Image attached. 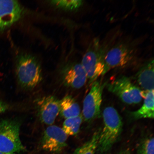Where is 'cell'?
Instances as JSON below:
<instances>
[{
  "mask_svg": "<svg viewBox=\"0 0 154 154\" xmlns=\"http://www.w3.org/2000/svg\"><path fill=\"white\" fill-rule=\"evenodd\" d=\"M60 113L65 119L78 116L80 113L79 105L72 96H65L60 100Z\"/></svg>",
  "mask_w": 154,
  "mask_h": 154,
  "instance_id": "obj_14",
  "label": "cell"
},
{
  "mask_svg": "<svg viewBox=\"0 0 154 154\" xmlns=\"http://www.w3.org/2000/svg\"><path fill=\"white\" fill-rule=\"evenodd\" d=\"M107 86L109 92L116 95L125 103L130 105L137 104L142 101V91L128 77H120Z\"/></svg>",
  "mask_w": 154,
  "mask_h": 154,
  "instance_id": "obj_6",
  "label": "cell"
},
{
  "mask_svg": "<svg viewBox=\"0 0 154 154\" xmlns=\"http://www.w3.org/2000/svg\"><path fill=\"white\" fill-rule=\"evenodd\" d=\"M20 126L17 120L0 121V151L15 153L25 151L19 136Z\"/></svg>",
  "mask_w": 154,
  "mask_h": 154,
  "instance_id": "obj_4",
  "label": "cell"
},
{
  "mask_svg": "<svg viewBox=\"0 0 154 154\" xmlns=\"http://www.w3.org/2000/svg\"><path fill=\"white\" fill-rule=\"evenodd\" d=\"M101 130L100 129L94 132L90 140L75 150L74 154H95Z\"/></svg>",
  "mask_w": 154,
  "mask_h": 154,
  "instance_id": "obj_15",
  "label": "cell"
},
{
  "mask_svg": "<svg viewBox=\"0 0 154 154\" xmlns=\"http://www.w3.org/2000/svg\"><path fill=\"white\" fill-rule=\"evenodd\" d=\"M117 154H131V153L130 150L128 149L123 150Z\"/></svg>",
  "mask_w": 154,
  "mask_h": 154,
  "instance_id": "obj_20",
  "label": "cell"
},
{
  "mask_svg": "<svg viewBox=\"0 0 154 154\" xmlns=\"http://www.w3.org/2000/svg\"><path fill=\"white\" fill-rule=\"evenodd\" d=\"M138 154H154V139L150 137L143 140L139 145Z\"/></svg>",
  "mask_w": 154,
  "mask_h": 154,
  "instance_id": "obj_18",
  "label": "cell"
},
{
  "mask_svg": "<svg viewBox=\"0 0 154 154\" xmlns=\"http://www.w3.org/2000/svg\"><path fill=\"white\" fill-rule=\"evenodd\" d=\"M68 136L63 129L55 125L48 127L44 132L42 140V146L46 151L58 152L67 145Z\"/></svg>",
  "mask_w": 154,
  "mask_h": 154,
  "instance_id": "obj_8",
  "label": "cell"
},
{
  "mask_svg": "<svg viewBox=\"0 0 154 154\" xmlns=\"http://www.w3.org/2000/svg\"><path fill=\"white\" fill-rule=\"evenodd\" d=\"M154 60H151L144 63L136 75V79L144 91L154 90Z\"/></svg>",
  "mask_w": 154,
  "mask_h": 154,
  "instance_id": "obj_12",
  "label": "cell"
},
{
  "mask_svg": "<svg viewBox=\"0 0 154 154\" xmlns=\"http://www.w3.org/2000/svg\"><path fill=\"white\" fill-rule=\"evenodd\" d=\"M0 154H16L12 153H5V152H2L1 151H0Z\"/></svg>",
  "mask_w": 154,
  "mask_h": 154,
  "instance_id": "obj_21",
  "label": "cell"
},
{
  "mask_svg": "<svg viewBox=\"0 0 154 154\" xmlns=\"http://www.w3.org/2000/svg\"><path fill=\"white\" fill-rule=\"evenodd\" d=\"M23 12V9L18 1L0 0V32L19 20Z\"/></svg>",
  "mask_w": 154,
  "mask_h": 154,
  "instance_id": "obj_10",
  "label": "cell"
},
{
  "mask_svg": "<svg viewBox=\"0 0 154 154\" xmlns=\"http://www.w3.org/2000/svg\"><path fill=\"white\" fill-rule=\"evenodd\" d=\"M16 74L18 83L25 89H33L42 79L39 63L35 57L27 54H21L17 57Z\"/></svg>",
  "mask_w": 154,
  "mask_h": 154,
  "instance_id": "obj_2",
  "label": "cell"
},
{
  "mask_svg": "<svg viewBox=\"0 0 154 154\" xmlns=\"http://www.w3.org/2000/svg\"><path fill=\"white\" fill-rule=\"evenodd\" d=\"M81 0H72V1H53L50 3L57 8L66 11H77L81 7L83 4Z\"/></svg>",
  "mask_w": 154,
  "mask_h": 154,
  "instance_id": "obj_17",
  "label": "cell"
},
{
  "mask_svg": "<svg viewBox=\"0 0 154 154\" xmlns=\"http://www.w3.org/2000/svg\"><path fill=\"white\" fill-rule=\"evenodd\" d=\"M37 106L41 122L50 126L53 124L60 111V100L54 96H45L38 100Z\"/></svg>",
  "mask_w": 154,
  "mask_h": 154,
  "instance_id": "obj_11",
  "label": "cell"
},
{
  "mask_svg": "<svg viewBox=\"0 0 154 154\" xmlns=\"http://www.w3.org/2000/svg\"><path fill=\"white\" fill-rule=\"evenodd\" d=\"M103 86L96 81L84 99L83 104V116L85 120L91 121L99 117L101 112Z\"/></svg>",
  "mask_w": 154,
  "mask_h": 154,
  "instance_id": "obj_7",
  "label": "cell"
},
{
  "mask_svg": "<svg viewBox=\"0 0 154 154\" xmlns=\"http://www.w3.org/2000/svg\"><path fill=\"white\" fill-rule=\"evenodd\" d=\"M8 105L3 101H0V113L5 112L8 109Z\"/></svg>",
  "mask_w": 154,
  "mask_h": 154,
  "instance_id": "obj_19",
  "label": "cell"
},
{
  "mask_svg": "<svg viewBox=\"0 0 154 154\" xmlns=\"http://www.w3.org/2000/svg\"><path fill=\"white\" fill-rule=\"evenodd\" d=\"M83 117L82 115L65 119L63 124V130L67 136H75L79 131Z\"/></svg>",
  "mask_w": 154,
  "mask_h": 154,
  "instance_id": "obj_16",
  "label": "cell"
},
{
  "mask_svg": "<svg viewBox=\"0 0 154 154\" xmlns=\"http://www.w3.org/2000/svg\"><path fill=\"white\" fill-rule=\"evenodd\" d=\"M135 49L128 43L121 42L106 52L105 61L108 72L109 69L129 66L135 60Z\"/></svg>",
  "mask_w": 154,
  "mask_h": 154,
  "instance_id": "obj_5",
  "label": "cell"
},
{
  "mask_svg": "<svg viewBox=\"0 0 154 154\" xmlns=\"http://www.w3.org/2000/svg\"><path fill=\"white\" fill-rule=\"evenodd\" d=\"M61 74L65 85L76 89L82 88L88 80L81 63L73 62L67 63L61 69Z\"/></svg>",
  "mask_w": 154,
  "mask_h": 154,
  "instance_id": "obj_9",
  "label": "cell"
},
{
  "mask_svg": "<svg viewBox=\"0 0 154 154\" xmlns=\"http://www.w3.org/2000/svg\"><path fill=\"white\" fill-rule=\"evenodd\" d=\"M103 126L100 132L97 151L105 154L110 151L122 132L123 123L118 111L109 106L103 111Z\"/></svg>",
  "mask_w": 154,
  "mask_h": 154,
  "instance_id": "obj_1",
  "label": "cell"
},
{
  "mask_svg": "<svg viewBox=\"0 0 154 154\" xmlns=\"http://www.w3.org/2000/svg\"><path fill=\"white\" fill-rule=\"evenodd\" d=\"M106 51L100 40L95 38L90 43L82 57L81 63L91 84L108 72L105 61Z\"/></svg>",
  "mask_w": 154,
  "mask_h": 154,
  "instance_id": "obj_3",
  "label": "cell"
},
{
  "mask_svg": "<svg viewBox=\"0 0 154 154\" xmlns=\"http://www.w3.org/2000/svg\"><path fill=\"white\" fill-rule=\"evenodd\" d=\"M142 97L144 99L143 105L139 109L131 113L132 117L135 120L142 119L154 118V90L149 91H142Z\"/></svg>",
  "mask_w": 154,
  "mask_h": 154,
  "instance_id": "obj_13",
  "label": "cell"
}]
</instances>
